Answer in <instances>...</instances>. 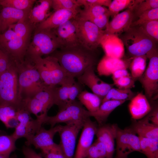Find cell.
I'll list each match as a JSON object with an SVG mask.
<instances>
[{
  "label": "cell",
  "mask_w": 158,
  "mask_h": 158,
  "mask_svg": "<svg viewBox=\"0 0 158 158\" xmlns=\"http://www.w3.org/2000/svg\"><path fill=\"white\" fill-rule=\"evenodd\" d=\"M51 54L57 59L67 74L74 78L81 75L89 67L95 66L97 61L95 50L81 44L59 49Z\"/></svg>",
  "instance_id": "6da1fadb"
},
{
  "label": "cell",
  "mask_w": 158,
  "mask_h": 158,
  "mask_svg": "<svg viewBox=\"0 0 158 158\" xmlns=\"http://www.w3.org/2000/svg\"><path fill=\"white\" fill-rule=\"evenodd\" d=\"M140 1L135 0L133 5L113 18L109 23L108 28L104 30L105 33L116 35L118 33L127 30L133 22L135 8Z\"/></svg>",
  "instance_id": "ac0fdd59"
},
{
  "label": "cell",
  "mask_w": 158,
  "mask_h": 158,
  "mask_svg": "<svg viewBox=\"0 0 158 158\" xmlns=\"http://www.w3.org/2000/svg\"><path fill=\"white\" fill-rule=\"evenodd\" d=\"M61 126L58 125L48 130L42 126L30 140L25 142L26 145H33L36 149H40L42 151L49 149L55 143L53 140L54 137L59 133Z\"/></svg>",
  "instance_id": "d6986e66"
},
{
  "label": "cell",
  "mask_w": 158,
  "mask_h": 158,
  "mask_svg": "<svg viewBox=\"0 0 158 158\" xmlns=\"http://www.w3.org/2000/svg\"><path fill=\"white\" fill-rule=\"evenodd\" d=\"M124 101L108 100L102 103L95 111L89 112L90 117H94L100 125L107 120L110 114L117 107L123 103Z\"/></svg>",
  "instance_id": "f1b7e54d"
},
{
  "label": "cell",
  "mask_w": 158,
  "mask_h": 158,
  "mask_svg": "<svg viewBox=\"0 0 158 158\" xmlns=\"http://www.w3.org/2000/svg\"><path fill=\"white\" fill-rule=\"evenodd\" d=\"M84 123L61 126L58 133L60 138L59 144L66 158H74L76 139Z\"/></svg>",
  "instance_id": "9a60e30c"
},
{
  "label": "cell",
  "mask_w": 158,
  "mask_h": 158,
  "mask_svg": "<svg viewBox=\"0 0 158 158\" xmlns=\"http://www.w3.org/2000/svg\"><path fill=\"white\" fill-rule=\"evenodd\" d=\"M112 75L113 80L123 77L131 76L126 68H121L117 70L114 72Z\"/></svg>",
  "instance_id": "816d5d0a"
},
{
  "label": "cell",
  "mask_w": 158,
  "mask_h": 158,
  "mask_svg": "<svg viewBox=\"0 0 158 158\" xmlns=\"http://www.w3.org/2000/svg\"><path fill=\"white\" fill-rule=\"evenodd\" d=\"M128 109L132 118L134 120L142 118L152 110L148 99L142 92L138 93L130 100Z\"/></svg>",
  "instance_id": "4316f807"
},
{
  "label": "cell",
  "mask_w": 158,
  "mask_h": 158,
  "mask_svg": "<svg viewBox=\"0 0 158 158\" xmlns=\"http://www.w3.org/2000/svg\"><path fill=\"white\" fill-rule=\"evenodd\" d=\"M80 6H99L109 7L111 0H77Z\"/></svg>",
  "instance_id": "681fc988"
},
{
  "label": "cell",
  "mask_w": 158,
  "mask_h": 158,
  "mask_svg": "<svg viewBox=\"0 0 158 158\" xmlns=\"http://www.w3.org/2000/svg\"><path fill=\"white\" fill-rule=\"evenodd\" d=\"M74 18L69 20L53 29L60 43V49L80 44L76 34Z\"/></svg>",
  "instance_id": "ffe728a7"
},
{
  "label": "cell",
  "mask_w": 158,
  "mask_h": 158,
  "mask_svg": "<svg viewBox=\"0 0 158 158\" xmlns=\"http://www.w3.org/2000/svg\"><path fill=\"white\" fill-rule=\"evenodd\" d=\"M80 6L77 0H52L51 8L54 11L66 9L79 12Z\"/></svg>",
  "instance_id": "ab89813d"
},
{
  "label": "cell",
  "mask_w": 158,
  "mask_h": 158,
  "mask_svg": "<svg viewBox=\"0 0 158 158\" xmlns=\"http://www.w3.org/2000/svg\"><path fill=\"white\" fill-rule=\"evenodd\" d=\"M99 45L103 48L105 55L121 59L124 54L123 43L116 35L105 33L101 38Z\"/></svg>",
  "instance_id": "44dd1931"
},
{
  "label": "cell",
  "mask_w": 158,
  "mask_h": 158,
  "mask_svg": "<svg viewBox=\"0 0 158 158\" xmlns=\"http://www.w3.org/2000/svg\"><path fill=\"white\" fill-rule=\"evenodd\" d=\"M29 44L10 28L0 35V48L15 61L23 62Z\"/></svg>",
  "instance_id": "8fae6325"
},
{
  "label": "cell",
  "mask_w": 158,
  "mask_h": 158,
  "mask_svg": "<svg viewBox=\"0 0 158 158\" xmlns=\"http://www.w3.org/2000/svg\"><path fill=\"white\" fill-rule=\"evenodd\" d=\"M116 124L101 125L98 127L96 135L97 140L102 142L106 148V158H113L115 151Z\"/></svg>",
  "instance_id": "cb8c5ba5"
},
{
  "label": "cell",
  "mask_w": 158,
  "mask_h": 158,
  "mask_svg": "<svg viewBox=\"0 0 158 158\" xmlns=\"http://www.w3.org/2000/svg\"><path fill=\"white\" fill-rule=\"evenodd\" d=\"M147 57L146 55L132 57L129 68L132 77L136 80L144 73L146 68Z\"/></svg>",
  "instance_id": "836d02e7"
},
{
  "label": "cell",
  "mask_w": 158,
  "mask_h": 158,
  "mask_svg": "<svg viewBox=\"0 0 158 158\" xmlns=\"http://www.w3.org/2000/svg\"><path fill=\"white\" fill-rule=\"evenodd\" d=\"M9 27L29 44L32 32L35 28L30 23L27 18L20 21Z\"/></svg>",
  "instance_id": "1f68e13d"
},
{
  "label": "cell",
  "mask_w": 158,
  "mask_h": 158,
  "mask_svg": "<svg viewBox=\"0 0 158 158\" xmlns=\"http://www.w3.org/2000/svg\"><path fill=\"white\" fill-rule=\"evenodd\" d=\"M132 57L127 59H119L105 55L98 63L97 70L100 75L108 76L116 70L129 68Z\"/></svg>",
  "instance_id": "603a6c76"
},
{
  "label": "cell",
  "mask_w": 158,
  "mask_h": 158,
  "mask_svg": "<svg viewBox=\"0 0 158 158\" xmlns=\"http://www.w3.org/2000/svg\"><path fill=\"white\" fill-rule=\"evenodd\" d=\"M115 139L116 146L115 158H127L132 152H141L140 138L130 127L121 129L117 126Z\"/></svg>",
  "instance_id": "7c38bea8"
},
{
  "label": "cell",
  "mask_w": 158,
  "mask_h": 158,
  "mask_svg": "<svg viewBox=\"0 0 158 158\" xmlns=\"http://www.w3.org/2000/svg\"><path fill=\"white\" fill-rule=\"evenodd\" d=\"M120 39L131 57L146 55L157 49V42L147 35L139 26L130 27Z\"/></svg>",
  "instance_id": "277c9868"
},
{
  "label": "cell",
  "mask_w": 158,
  "mask_h": 158,
  "mask_svg": "<svg viewBox=\"0 0 158 158\" xmlns=\"http://www.w3.org/2000/svg\"><path fill=\"white\" fill-rule=\"evenodd\" d=\"M1 49L0 74L6 71L15 62L7 53Z\"/></svg>",
  "instance_id": "bcb514c9"
},
{
  "label": "cell",
  "mask_w": 158,
  "mask_h": 158,
  "mask_svg": "<svg viewBox=\"0 0 158 158\" xmlns=\"http://www.w3.org/2000/svg\"><path fill=\"white\" fill-rule=\"evenodd\" d=\"M149 60L148 66L142 75L138 79L148 100H154L158 97V53L156 49L146 55Z\"/></svg>",
  "instance_id": "ba28073f"
},
{
  "label": "cell",
  "mask_w": 158,
  "mask_h": 158,
  "mask_svg": "<svg viewBox=\"0 0 158 158\" xmlns=\"http://www.w3.org/2000/svg\"><path fill=\"white\" fill-rule=\"evenodd\" d=\"M77 98L81 104L90 112L96 111L102 104V100L98 96L85 90L82 91Z\"/></svg>",
  "instance_id": "4dcf8cb0"
},
{
  "label": "cell",
  "mask_w": 158,
  "mask_h": 158,
  "mask_svg": "<svg viewBox=\"0 0 158 158\" xmlns=\"http://www.w3.org/2000/svg\"><path fill=\"white\" fill-rule=\"evenodd\" d=\"M16 117L19 123L12 134L16 140L24 138L26 142L28 141L42 127L40 121L32 118L30 114L22 107L18 108Z\"/></svg>",
  "instance_id": "4fadbf2b"
},
{
  "label": "cell",
  "mask_w": 158,
  "mask_h": 158,
  "mask_svg": "<svg viewBox=\"0 0 158 158\" xmlns=\"http://www.w3.org/2000/svg\"><path fill=\"white\" fill-rule=\"evenodd\" d=\"M76 34L80 44L91 50H95L99 45V42L105 33L92 22L80 19H74Z\"/></svg>",
  "instance_id": "30bf717a"
},
{
  "label": "cell",
  "mask_w": 158,
  "mask_h": 158,
  "mask_svg": "<svg viewBox=\"0 0 158 158\" xmlns=\"http://www.w3.org/2000/svg\"><path fill=\"white\" fill-rule=\"evenodd\" d=\"M107 152L104 145L98 140L88 150L85 158H106Z\"/></svg>",
  "instance_id": "f35d334b"
},
{
  "label": "cell",
  "mask_w": 158,
  "mask_h": 158,
  "mask_svg": "<svg viewBox=\"0 0 158 158\" xmlns=\"http://www.w3.org/2000/svg\"><path fill=\"white\" fill-rule=\"evenodd\" d=\"M110 16L109 11L102 15L91 19L88 21L94 23L100 29L104 30L103 29H105V30L109 26V19Z\"/></svg>",
  "instance_id": "c3c4849f"
},
{
  "label": "cell",
  "mask_w": 158,
  "mask_h": 158,
  "mask_svg": "<svg viewBox=\"0 0 158 158\" xmlns=\"http://www.w3.org/2000/svg\"><path fill=\"white\" fill-rule=\"evenodd\" d=\"M29 11L8 7H3L0 11V32L2 34L11 25L26 19Z\"/></svg>",
  "instance_id": "d4e9b609"
},
{
  "label": "cell",
  "mask_w": 158,
  "mask_h": 158,
  "mask_svg": "<svg viewBox=\"0 0 158 158\" xmlns=\"http://www.w3.org/2000/svg\"><path fill=\"white\" fill-rule=\"evenodd\" d=\"M1 34V33H0V35Z\"/></svg>",
  "instance_id": "9f6ffc18"
},
{
  "label": "cell",
  "mask_w": 158,
  "mask_h": 158,
  "mask_svg": "<svg viewBox=\"0 0 158 158\" xmlns=\"http://www.w3.org/2000/svg\"><path fill=\"white\" fill-rule=\"evenodd\" d=\"M135 93L131 89L111 88L102 100V103L108 100L126 101L130 100Z\"/></svg>",
  "instance_id": "e575fe53"
},
{
  "label": "cell",
  "mask_w": 158,
  "mask_h": 158,
  "mask_svg": "<svg viewBox=\"0 0 158 158\" xmlns=\"http://www.w3.org/2000/svg\"><path fill=\"white\" fill-rule=\"evenodd\" d=\"M95 122L88 118L82 128L74 158H85L87 152L93 143L98 128Z\"/></svg>",
  "instance_id": "e0dca14e"
},
{
  "label": "cell",
  "mask_w": 158,
  "mask_h": 158,
  "mask_svg": "<svg viewBox=\"0 0 158 158\" xmlns=\"http://www.w3.org/2000/svg\"><path fill=\"white\" fill-rule=\"evenodd\" d=\"M157 8H158V0H140L135 8L134 18L138 17L145 12Z\"/></svg>",
  "instance_id": "b9f144b4"
},
{
  "label": "cell",
  "mask_w": 158,
  "mask_h": 158,
  "mask_svg": "<svg viewBox=\"0 0 158 158\" xmlns=\"http://www.w3.org/2000/svg\"><path fill=\"white\" fill-rule=\"evenodd\" d=\"M1 48H0V51H1Z\"/></svg>",
  "instance_id": "11a10c76"
},
{
  "label": "cell",
  "mask_w": 158,
  "mask_h": 158,
  "mask_svg": "<svg viewBox=\"0 0 158 158\" xmlns=\"http://www.w3.org/2000/svg\"><path fill=\"white\" fill-rule=\"evenodd\" d=\"M89 118V111L76 100L65 107L59 110L55 115H46L42 121V124H47L53 127L57 123H64L66 124L84 123Z\"/></svg>",
  "instance_id": "52a82bcc"
},
{
  "label": "cell",
  "mask_w": 158,
  "mask_h": 158,
  "mask_svg": "<svg viewBox=\"0 0 158 158\" xmlns=\"http://www.w3.org/2000/svg\"><path fill=\"white\" fill-rule=\"evenodd\" d=\"M28 59L33 63L42 81L47 86H61L75 81V78L67 74L57 59L53 56L49 55L44 58L36 57Z\"/></svg>",
  "instance_id": "3957f363"
},
{
  "label": "cell",
  "mask_w": 158,
  "mask_h": 158,
  "mask_svg": "<svg viewBox=\"0 0 158 158\" xmlns=\"http://www.w3.org/2000/svg\"><path fill=\"white\" fill-rule=\"evenodd\" d=\"M42 153L44 158H66L59 145L56 143Z\"/></svg>",
  "instance_id": "f6af8a7d"
},
{
  "label": "cell",
  "mask_w": 158,
  "mask_h": 158,
  "mask_svg": "<svg viewBox=\"0 0 158 158\" xmlns=\"http://www.w3.org/2000/svg\"><path fill=\"white\" fill-rule=\"evenodd\" d=\"M16 63L18 73V96L22 102L24 99L33 97L47 85L42 81L30 60L25 58L22 62Z\"/></svg>",
  "instance_id": "7a4b0ae2"
},
{
  "label": "cell",
  "mask_w": 158,
  "mask_h": 158,
  "mask_svg": "<svg viewBox=\"0 0 158 158\" xmlns=\"http://www.w3.org/2000/svg\"><path fill=\"white\" fill-rule=\"evenodd\" d=\"M152 123L158 126V109L156 107L147 115Z\"/></svg>",
  "instance_id": "f5cc1de1"
},
{
  "label": "cell",
  "mask_w": 158,
  "mask_h": 158,
  "mask_svg": "<svg viewBox=\"0 0 158 158\" xmlns=\"http://www.w3.org/2000/svg\"><path fill=\"white\" fill-rule=\"evenodd\" d=\"M61 47L53 29L35 30L32 40L28 47L25 56L28 59L42 57L51 54Z\"/></svg>",
  "instance_id": "5b68a950"
},
{
  "label": "cell",
  "mask_w": 158,
  "mask_h": 158,
  "mask_svg": "<svg viewBox=\"0 0 158 158\" xmlns=\"http://www.w3.org/2000/svg\"><path fill=\"white\" fill-rule=\"evenodd\" d=\"M16 141L12 134H0V154L10 157L16 149Z\"/></svg>",
  "instance_id": "74e56055"
},
{
  "label": "cell",
  "mask_w": 158,
  "mask_h": 158,
  "mask_svg": "<svg viewBox=\"0 0 158 158\" xmlns=\"http://www.w3.org/2000/svg\"><path fill=\"white\" fill-rule=\"evenodd\" d=\"M78 13L66 9L55 11L45 20L38 24L35 30L55 29L66 21L75 18Z\"/></svg>",
  "instance_id": "7402d4cb"
},
{
  "label": "cell",
  "mask_w": 158,
  "mask_h": 158,
  "mask_svg": "<svg viewBox=\"0 0 158 158\" xmlns=\"http://www.w3.org/2000/svg\"><path fill=\"white\" fill-rule=\"evenodd\" d=\"M108 12V9L104 6H84L83 9L80 10L76 17L80 19L88 21Z\"/></svg>",
  "instance_id": "d590c367"
},
{
  "label": "cell",
  "mask_w": 158,
  "mask_h": 158,
  "mask_svg": "<svg viewBox=\"0 0 158 158\" xmlns=\"http://www.w3.org/2000/svg\"><path fill=\"white\" fill-rule=\"evenodd\" d=\"M130 127L139 137L158 139V126L150 122L147 115L142 119L135 121Z\"/></svg>",
  "instance_id": "83f0119b"
},
{
  "label": "cell",
  "mask_w": 158,
  "mask_h": 158,
  "mask_svg": "<svg viewBox=\"0 0 158 158\" xmlns=\"http://www.w3.org/2000/svg\"><path fill=\"white\" fill-rule=\"evenodd\" d=\"M138 18L137 20L132 23L130 27L140 25L151 21L158 20V8L145 12Z\"/></svg>",
  "instance_id": "ee69618b"
},
{
  "label": "cell",
  "mask_w": 158,
  "mask_h": 158,
  "mask_svg": "<svg viewBox=\"0 0 158 158\" xmlns=\"http://www.w3.org/2000/svg\"><path fill=\"white\" fill-rule=\"evenodd\" d=\"M135 80L131 76H126L113 80V84L119 89H131L135 87Z\"/></svg>",
  "instance_id": "7dc6e473"
},
{
  "label": "cell",
  "mask_w": 158,
  "mask_h": 158,
  "mask_svg": "<svg viewBox=\"0 0 158 158\" xmlns=\"http://www.w3.org/2000/svg\"><path fill=\"white\" fill-rule=\"evenodd\" d=\"M36 0H0V5L3 7H8L29 12Z\"/></svg>",
  "instance_id": "8d00e7d4"
},
{
  "label": "cell",
  "mask_w": 158,
  "mask_h": 158,
  "mask_svg": "<svg viewBox=\"0 0 158 158\" xmlns=\"http://www.w3.org/2000/svg\"><path fill=\"white\" fill-rule=\"evenodd\" d=\"M54 86H47L33 97L22 100V106L36 118L42 119L47 115L48 110L53 105L52 91Z\"/></svg>",
  "instance_id": "9c48e42d"
},
{
  "label": "cell",
  "mask_w": 158,
  "mask_h": 158,
  "mask_svg": "<svg viewBox=\"0 0 158 158\" xmlns=\"http://www.w3.org/2000/svg\"><path fill=\"white\" fill-rule=\"evenodd\" d=\"M52 3V0L37 1L30 11L27 19L35 28L51 13H49V11L51 8Z\"/></svg>",
  "instance_id": "484cf974"
},
{
  "label": "cell",
  "mask_w": 158,
  "mask_h": 158,
  "mask_svg": "<svg viewBox=\"0 0 158 158\" xmlns=\"http://www.w3.org/2000/svg\"><path fill=\"white\" fill-rule=\"evenodd\" d=\"M83 85L77 81L73 83L54 87L52 91L53 105L61 109L76 100V98L83 91Z\"/></svg>",
  "instance_id": "5bb4252c"
},
{
  "label": "cell",
  "mask_w": 158,
  "mask_h": 158,
  "mask_svg": "<svg viewBox=\"0 0 158 158\" xmlns=\"http://www.w3.org/2000/svg\"><path fill=\"white\" fill-rule=\"evenodd\" d=\"M94 70V66L88 68L77 78L78 81L83 85L87 86L93 93L102 100L109 91L113 87L114 84H109L102 80L95 74Z\"/></svg>",
  "instance_id": "2e32d148"
},
{
  "label": "cell",
  "mask_w": 158,
  "mask_h": 158,
  "mask_svg": "<svg viewBox=\"0 0 158 158\" xmlns=\"http://www.w3.org/2000/svg\"><path fill=\"white\" fill-rule=\"evenodd\" d=\"M22 104L18 96V73L15 62L0 74V105H11L19 108Z\"/></svg>",
  "instance_id": "8992f818"
},
{
  "label": "cell",
  "mask_w": 158,
  "mask_h": 158,
  "mask_svg": "<svg viewBox=\"0 0 158 158\" xmlns=\"http://www.w3.org/2000/svg\"><path fill=\"white\" fill-rule=\"evenodd\" d=\"M0 158H12L10 157H7L0 154Z\"/></svg>",
  "instance_id": "db71d44e"
},
{
  "label": "cell",
  "mask_w": 158,
  "mask_h": 158,
  "mask_svg": "<svg viewBox=\"0 0 158 158\" xmlns=\"http://www.w3.org/2000/svg\"><path fill=\"white\" fill-rule=\"evenodd\" d=\"M18 108L11 105H0V120L7 128H15L18 124L16 117Z\"/></svg>",
  "instance_id": "f546056e"
},
{
  "label": "cell",
  "mask_w": 158,
  "mask_h": 158,
  "mask_svg": "<svg viewBox=\"0 0 158 158\" xmlns=\"http://www.w3.org/2000/svg\"><path fill=\"white\" fill-rule=\"evenodd\" d=\"M22 152L24 158H44L28 146L23 147Z\"/></svg>",
  "instance_id": "f907efd6"
},
{
  "label": "cell",
  "mask_w": 158,
  "mask_h": 158,
  "mask_svg": "<svg viewBox=\"0 0 158 158\" xmlns=\"http://www.w3.org/2000/svg\"><path fill=\"white\" fill-rule=\"evenodd\" d=\"M135 1V0H114L112 1L108 8L110 16L113 18L120 11L133 5Z\"/></svg>",
  "instance_id": "60d3db41"
},
{
  "label": "cell",
  "mask_w": 158,
  "mask_h": 158,
  "mask_svg": "<svg viewBox=\"0 0 158 158\" xmlns=\"http://www.w3.org/2000/svg\"><path fill=\"white\" fill-rule=\"evenodd\" d=\"M139 137L141 152L147 158H158V139Z\"/></svg>",
  "instance_id": "d6a6232c"
},
{
  "label": "cell",
  "mask_w": 158,
  "mask_h": 158,
  "mask_svg": "<svg viewBox=\"0 0 158 158\" xmlns=\"http://www.w3.org/2000/svg\"><path fill=\"white\" fill-rule=\"evenodd\" d=\"M139 26L149 37L156 42L158 41V20L150 21Z\"/></svg>",
  "instance_id": "7bdbcfd3"
}]
</instances>
